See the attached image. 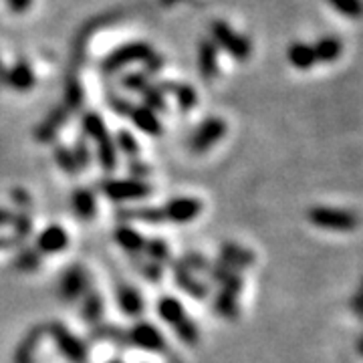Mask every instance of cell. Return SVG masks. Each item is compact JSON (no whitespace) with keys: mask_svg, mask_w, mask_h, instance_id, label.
I'll return each mask as SVG.
<instances>
[{"mask_svg":"<svg viewBox=\"0 0 363 363\" xmlns=\"http://www.w3.org/2000/svg\"><path fill=\"white\" fill-rule=\"evenodd\" d=\"M222 133H224V123H222V119H208L206 123L196 131L192 147H194L196 152H204V150H208L216 140H220Z\"/></svg>","mask_w":363,"mask_h":363,"instance_id":"cell-8","label":"cell"},{"mask_svg":"<svg viewBox=\"0 0 363 363\" xmlns=\"http://www.w3.org/2000/svg\"><path fill=\"white\" fill-rule=\"evenodd\" d=\"M143 250H145V255L152 257V260H154L156 264L169 259V248L166 247L164 240H150V242L143 245Z\"/></svg>","mask_w":363,"mask_h":363,"instance_id":"cell-22","label":"cell"},{"mask_svg":"<svg viewBox=\"0 0 363 363\" xmlns=\"http://www.w3.org/2000/svg\"><path fill=\"white\" fill-rule=\"evenodd\" d=\"M111 363H119V362H111Z\"/></svg>","mask_w":363,"mask_h":363,"instance_id":"cell-33","label":"cell"},{"mask_svg":"<svg viewBox=\"0 0 363 363\" xmlns=\"http://www.w3.org/2000/svg\"><path fill=\"white\" fill-rule=\"evenodd\" d=\"M101 315V298L97 297L95 293H91L87 301H85V319L87 321H97Z\"/></svg>","mask_w":363,"mask_h":363,"instance_id":"cell-24","label":"cell"},{"mask_svg":"<svg viewBox=\"0 0 363 363\" xmlns=\"http://www.w3.org/2000/svg\"><path fill=\"white\" fill-rule=\"evenodd\" d=\"M130 116L131 119H133V123H135L140 130L145 131V133H154V135H157V133L162 131L156 113H154V109H150V107H131Z\"/></svg>","mask_w":363,"mask_h":363,"instance_id":"cell-11","label":"cell"},{"mask_svg":"<svg viewBox=\"0 0 363 363\" xmlns=\"http://www.w3.org/2000/svg\"><path fill=\"white\" fill-rule=\"evenodd\" d=\"M73 206H75V210H77V214L81 218L89 220V218H93V214H95V198H93L89 190H79L73 196Z\"/></svg>","mask_w":363,"mask_h":363,"instance_id":"cell-18","label":"cell"},{"mask_svg":"<svg viewBox=\"0 0 363 363\" xmlns=\"http://www.w3.org/2000/svg\"><path fill=\"white\" fill-rule=\"evenodd\" d=\"M117 295H119V305H121V309L128 313V315H140V313L143 311L142 295H140L135 289H131V286H121V289L117 291Z\"/></svg>","mask_w":363,"mask_h":363,"instance_id":"cell-15","label":"cell"},{"mask_svg":"<svg viewBox=\"0 0 363 363\" xmlns=\"http://www.w3.org/2000/svg\"><path fill=\"white\" fill-rule=\"evenodd\" d=\"M202 69L206 75H214V69H216V57L212 52V47L206 45L204 47V57H202Z\"/></svg>","mask_w":363,"mask_h":363,"instance_id":"cell-28","label":"cell"},{"mask_svg":"<svg viewBox=\"0 0 363 363\" xmlns=\"http://www.w3.org/2000/svg\"><path fill=\"white\" fill-rule=\"evenodd\" d=\"M222 257H224V264H228L230 269L233 267H245L248 262H252V255L238 247H224Z\"/></svg>","mask_w":363,"mask_h":363,"instance_id":"cell-20","label":"cell"},{"mask_svg":"<svg viewBox=\"0 0 363 363\" xmlns=\"http://www.w3.org/2000/svg\"><path fill=\"white\" fill-rule=\"evenodd\" d=\"M57 162L63 166V169H67L69 174L77 172V164H75V157L71 152H67L65 147H59V154H57Z\"/></svg>","mask_w":363,"mask_h":363,"instance_id":"cell-26","label":"cell"},{"mask_svg":"<svg viewBox=\"0 0 363 363\" xmlns=\"http://www.w3.org/2000/svg\"><path fill=\"white\" fill-rule=\"evenodd\" d=\"M101 190L113 200H130V198H142L152 192V188L143 182H105Z\"/></svg>","mask_w":363,"mask_h":363,"instance_id":"cell-4","label":"cell"},{"mask_svg":"<svg viewBox=\"0 0 363 363\" xmlns=\"http://www.w3.org/2000/svg\"><path fill=\"white\" fill-rule=\"evenodd\" d=\"M14 214L13 212H9V210H0V224H9V222H13Z\"/></svg>","mask_w":363,"mask_h":363,"instance_id":"cell-31","label":"cell"},{"mask_svg":"<svg viewBox=\"0 0 363 363\" xmlns=\"http://www.w3.org/2000/svg\"><path fill=\"white\" fill-rule=\"evenodd\" d=\"M214 35H216V39H218V43H220L222 47L228 49L233 55H236L238 59H245V57H247V43L240 39V37H236L228 26L222 25V23H216V25H214Z\"/></svg>","mask_w":363,"mask_h":363,"instance_id":"cell-9","label":"cell"},{"mask_svg":"<svg viewBox=\"0 0 363 363\" xmlns=\"http://www.w3.org/2000/svg\"><path fill=\"white\" fill-rule=\"evenodd\" d=\"M116 234H117V242L125 248V250H130V252H140V250H143L145 240H143L142 236H140L138 233H133V230H130V228H119Z\"/></svg>","mask_w":363,"mask_h":363,"instance_id":"cell-19","label":"cell"},{"mask_svg":"<svg viewBox=\"0 0 363 363\" xmlns=\"http://www.w3.org/2000/svg\"><path fill=\"white\" fill-rule=\"evenodd\" d=\"M176 279H178V283H180L182 289H186L190 295H194V297L198 298L206 297V293H208L206 286L202 285V283H196L184 264H178V267H176Z\"/></svg>","mask_w":363,"mask_h":363,"instance_id":"cell-16","label":"cell"},{"mask_svg":"<svg viewBox=\"0 0 363 363\" xmlns=\"http://www.w3.org/2000/svg\"><path fill=\"white\" fill-rule=\"evenodd\" d=\"M157 309H160V315H162V319L164 321H168L174 327L176 325H180L184 319H188L186 317V313H184V307H182L180 303L176 301L174 297H164L160 301V305H157Z\"/></svg>","mask_w":363,"mask_h":363,"instance_id":"cell-14","label":"cell"},{"mask_svg":"<svg viewBox=\"0 0 363 363\" xmlns=\"http://www.w3.org/2000/svg\"><path fill=\"white\" fill-rule=\"evenodd\" d=\"M11 2H13V6L16 9V11H23V9L28 6V2H30V0H11Z\"/></svg>","mask_w":363,"mask_h":363,"instance_id":"cell-32","label":"cell"},{"mask_svg":"<svg viewBox=\"0 0 363 363\" xmlns=\"http://www.w3.org/2000/svg\"><path fill=\"white\" fill-rule=\"evenodd\" d=\"M52 335L57 339V343H59V347L61 351L65 353L67 357L71 359V362L75 363H83L85 362V347H83V343L75 339L71 333H67V329L63 325H52Z\"/></svg>","mask_w":363,"mask_h":363,"instance_id":"cell-5","label":"cell"},{"mask_svg":"<svg viewBox=\"0 0 363 363\" xmlns=\"http://www.w3.org/2000/svg\"><path fill=\"white\" fill-rule=\"evenodd\" d=\"M309 220L321 228H331V230H353L357 226V216L353 212L337 210V208H311Z\"/></svg>","mask_w":363,"mask_h":363,"instance_id":"cell-2","label":"cell"},{"mask_svg":"<svg viewBox=\"0 0 363 363\" xmlns=\"http://www.w3.org/2000/svg\"><path fill=\"white\" fill-rule=\"evenodd\" d=\"M145 57H150V49H147L145 45H130V47L121 49V51L116 52V55L109 59L107 69H116V67L125 65V63H130V61H138V59H145Z\"/></svg>","mask_w":363,"mask_h":363,"instance_id":"cell-13","label":"cell"},{"mask_svg":"<svg viewBox=\"0 0 363 363\" xmlns=\"http://www.w3.org/2000/svg\"><path fill=\"white\" fill-rule=\"evenodd\" d=\"M339 43L337 40H323L321 45H317V49H315V55H317V59H323V61H331V59H335L339 55Z\"/></svg>","mask_w":363,"mask_h":363,"instance_id":"cell-23","label":"cell"},{"mask_svg":"<svg viewBox=\"0 0 363 363\" xmlns=\"http://www.w3.org/2000/svg\"><path fill=\"white\" fill-rule=\"evenodd\" d=\"M67 247V234L59 226H51L39 236V248L43 252H59Z\"/></svg>","mask_w":363,"mask_h":363,"instance_id":"cell-12","label":"cell"},{"mask_svg":"<svg viewBox=\"0 0 363 363\" xmlns=\"http://www.w3.org/2000/svg\"><path fill=\"white\" fill-rule=\"evenodd\" d=\"M130 339L135 343V345H140L142 350H147V351L164 350V337L157 333L156 327H152V325H147V323L135 325V327L130 331Z\"/></svg>","mask_w":363,"mask_h":363,"instance_id":"cell-7","label":"cell"},{"mask_svg":"<svg viewBox=\"0 0 363 363\" xmlns=\"http://www.w3.org/2000/svg\"><path fill=\"white\" fill-rule=\"evenodd\" d=\"M240 277L238 274H230L226 281H224V291L220 293V297L216 301V309L228 317V319H234L236 317V295L240 291Z\"/></svg>","mask_w":363,"mask_h":363,"instance_id":"cell-6","label":"cell"},{"mask_svg":"<svg viewBox=\"0 0 363 363\" xmlns=\"http://www.w3.org/2000/svg\"><path fill=\"white\" fill-rule=\"evenodd\" d=\"M289 59L298 69H309L317 61V55H315V49L307 47V45H295L289 52Z\"/></svg>","mask_w":363,"mask_h":363,"instance_id":"cell-17","label":"cell"},{"mask_svg":"<svg viewBox=\"0 0 363 363\" xmlns=\"http://www.w3.org/2000/svg\"><path fill=\"white\" fill-rule=\"evenodd\" d=\"M85 130L89 131V135L95 138V142L99 143V157H101V164L105 169L116 168V147L107 135L104 121L101 117L95 116V113H87L85 116Z\"/></svg>","mask_w":363,"mask_h":363,"instance_id":"cell-3","label":"cell"},{"mask_svg":"<svg viewBox=\"0 0 363 363\" xmlns=\"http://www.w3.org/2000/svg\"><path fill=\"white\" fill-rule=\"evenodd\" d=\"M11 83L18 89H28L33 83H35V77H33V71L28 69V65H18L14 67L11 71Z\"/></svg>","mask_w":363,"mask_h":363,"instance_id":"cell-21","label":"cell"},{"mask_svg":"<svg viewBox=\"0 0 363 363\" xmlns=\"http://www.w3.org/2000/svg\"><path fill=\"white\" fill-rule=\"evenodd\" d=\"M341 13L357 14L359 13V2L357 0H331Z\"/></svg>","mask_w":363,"mask_h":363,"instance_id":"cell-29","label":"cell"},{"mask_svg":"<svg viewBox=\"0 0 363 363\" xmlns=\"http://www.w3.org/2000/svg\"><path fill=\"white\" fill-rule=\"evenodd\" d=\"M178 97H180V105L184 107V109L192 107L196 101L194 91L190 89V87H180V89H178Z\"/></svg>","mask_w":363,"mask_h":363,"instance_id":"cell-30","label":"cell"},{"mask_svg":"<svg viewBox=\"0 0 363 363\" xmlns=\"http://www.w3.org/2000/svg\"><path fill=\"white\" fill-rule=\"evenodd\" d=\"M16 269H21V271H33L37 264H39V257L35 255V252H30V250H25L18 259H16Z\"/></svg>","mask_w":363,"mask_h":363,"instance_id":"cell-25","label":"cell"},{"mask_svg":"<svg viewBox=\"0 0 363 363\" xmlns=\"http://www.w3.org/2000/svg\"><path fill=\"white\" fill-rule=\"evenodd\" d=\"M119 145H121V150H123L128 156H131V157L138 156V143L133 142V138H131L128 131L119 133Z\"/></svg>","mask_w":363,"mask_h":363,"instance_id":"cell-27","label":"cell"},{"mask_svg":"<svg viewBox=\"0 0 363 363\" xmlns=\"http://www.w3.org/2000/svg\"><path fill=\"white\" fill-rule=\"evenodd\" d=\"M85 286H87V277H85L83 269L73 267V269H69L65 277H63L61 293H63V297H65L67 301H75V298L85 291Z\"/></svg>","mask_w":363,"mask_h":363,"instance_id":"cell-10","label":"cell"},{"mask_svg":"<svg viewBox=\"0 0 363 363\" xmlns=\"http://www.w3.org/2000/svg\"><path fill=\"white\" fill-rule=\"evenodd\" d=\"M202 212V202L196 198H178L172 200L166 208L162 210H152V208H138V210H128L121 216L125 220H143V222H190Z\"/></svg>","mask_w":363,"mask_h":363,"instance_id":"cell-1","label":"cell"}]
</instances>
